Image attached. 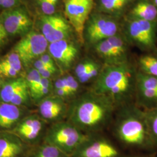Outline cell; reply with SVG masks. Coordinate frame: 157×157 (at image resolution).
I'll list each match as a JSON object with an SVG mask.
<instances>
[{
  "label": "cell",
  "instance_id": "obj_39",
  "mask_svg": "<svg viewBox=\"0 0 157 157\" xmlns=\"http://www.w3.org/2000/svg\"><path fill=\"white\" fill-rule=\"evenodd\" d=\"M22 1L25 4V2H26L27 0H22Z\"/></svg>",
  "mask_w": 157,
  "mask_h": 157
},
{
  "label": "cell",
  "instance_id": "obj_1",
  "mask_svg": "<svg viewBox=\"0 0 157 157\" xmlns=\"http://www.w3.org/2000/svg\"><path fill=\"white\" fill-rule=\"evenodd\" d=\"M117 109L109 97L89 89L70 102L67 121L86 135L100 133L111 124Z\"/></svg>",
  "mask_w": 157,
  "mask_h": 157
},
{
  "label": "cell",
  "instance_id": "obj_17",
  "mask_svg": "<svg viewBox=\"0 0 157 157\" xmlns=\"http://www.w3.org/2000/svg\"><path fill=\"white\" fill-rule=\"evenodd\" d=\"M33 147L12 132H0V157H28Z\"/></svg>",
  "mask_w": 157,
  "mask_h": 157
},
{
  "label": "cell",
  "instance_id": "obj_13",
  "mask_svg": "<svg viewBox=\"0 0 157 157\" xmlns=\"http://www.w3.org/2000/svg\"><path fill=\"white\" fill-rule=\"evenodd\" d=\"M62 6L65 16L83 43L84 24L94 10V0H62Z\"/></svg>",
  "mask_w": 157,
  "mask_h": 157
},
{
  "label": "cell",
  "instance_id": "obj_6",
  "mask_svg": "<svg viewBox=\"0 0 157 157\" xmlns=\"http://www.w3.org/2000/svg\"><path fill=\"white\" fill-rule=\"evenodd\" d=\"M87 135L68 121L54 123L48 127L43 141L72 157Z\"/></svg>",
  "mask_w": 157,
  "mask_h": 157
},
{
  "label": "cell",
  "instance_id": "obj_38",
  "mask_svg": "<svg viewBox=\"0 0 157 157\" xmlns=\"http://www.w3.org/2000/svg\"><path fill=\"white\" fill-rule=\"evenodd\" d=\"M151 1L153 2V3L154 4V5L157 8V0H151Z\"/></svg>",
  "mask_w": 157,
  "mask_h": 157
},
{
  "label": "cell",
  "instance_id": "obj_31",
  "mask_svg": "<svg viewBox=\"0 0 157 157\" xmlns=\"http://www.w3.org/2000/svg\"><path fill=\"white\" fill-rule=\"evenodd\" d=\"M62 75L67 89L72 95L73 100H74L82 93L81 87L82 85L79 83L77 78L73 76L72 73L67 72Z\"/></svg>",
  "mask_w": 157,
  "mask_h": 157
},
{
  "label": "cell",
  "instance_id": "obj_9",
  "mask_svg": "<svg viewBox=\"0 0 157 157\" xmlns=\"http://www.w3.org/2000/svg\"><path fill=\"white\" fill-rule=\"evenodd\" d=\"M83 43L78 39L63 40L49 44L48 52L61 74L71 72L83 57Z\"/></svg>",
  "mask_w": 157,
  "mask_h": 157
},
{
  "label": "cell",
  "instance_id": "obj_15",
  "mask_svg": "<svg viewBox=\"0 0 157 157\" xmlns=\"http://www.w3.org/2000/svg\"><path fill=\"white\" fill-rule=\"evenodd\" d=\"M135 104L143 110L157 108V78L138 71Z\"/></svg>",
  "mask_w": 157,
  "mask_h": 157
},
{
  "label": "cell",
  "instance_id": "obj_16",
  "mask_svg": "<svg viewBox=\"0 0 157 157\" xmlns=\"http://www.w3.org/2000/svg\"><path fill=\"white\" fill-rule=\"evenodd\" d=\"M70 103L56 95L48 96L38 104L37 114L47 123H56L67 118Z\"/></svg>",
  "mask_w": 157,
  "mask_h": 157
},
{
  "label": "cell",
  "instance_id": "obj_37",
  "mask_svg": "<svg viewBox=\"0 0 157 157\" xmlns=\"http://www.w3.org/2000/svg\"><path fill=\"white\" fill-rule=\"evenodd\" d=\"M155 157L153 155H139V156H136V157Z\"/></svg>",
  "mask_w": 157,
  "mask_h": 157
},
{
  "label": "cell",
  "instance_id": "obj_22",
  "mask_svg": "<svg viewBox=\"0 0 157 157\" xmlns=\"http://www.w3.org/2000/svg\"><path fill=\"white\" fill-rule=\"evenodd\" d=\"M26 85L23 76L5 79L0 89V102L10 103L17 92Z\"/></svg>",
  "mask_w": 157,
  "mask_h": 157
},
{
  "label": "cell",
  "instance_id": "obj_23",
  "mask_svg": "<svg viewBox=\"0 0 157 157\" xmlns=\"http://www.w3.org/2000/svg\"><path fill=\"white\" fill-rule=\"evenodd\" d=\"M136 63L139 71L157 78V53L145 52L138 57Z\"/></svg>",
  "mask_w": 157,
  "mask_h": 157
},
{
  "label": "cell",
  "instance_id": "obj_7",
  "mask_svg": "<svg viewBox=\"0 0 157 157\" xmlns=\"http://www.w3.org/2000/svg\"><path fill=\"white\" fill-rule=\"evenodd\" d=\"M121 33L102 40L89 50L91 56L104 65H112L130 61V47Z\"/></svg>",
  "mask_w": 157,
  "mask_h": 157
},
{
  "label": "cell",
  "instance_id": "obj_21",
  "mask_svg": "<svg viewBox=\"0 0 157 157\" xmlns=\"http://www.w3.org/2000/svg\"><path fill=\"white\" fill-rule=\"evenodd\" d=\"M24 69L20 57L12 50L0 58V76L4 79L22 76Z\"/></svg>",
  "mask_w": 157,
  "mask_h": 157
},
{
  "label": "cell",
  "instance_id": "obj_26",
  "mask_svg": "<svg viewBox=\"0 0 157 157\" xmlns=\"http://www.w3.org/2000/svg\"><path fill=\"white\" fill-rule=\"evenodd\" d=\"M98 61V60H97L91 55L83 56L75 65V66L74 67L72 71V73L78 80V79L81 78Z\"/></svg>",
  "mask_w": 157,
  "mask_h": 157
},
{
  "label": "cell",
  "instance_id": "obj_36",
  "mask_svg": "<svg viewBox=\"0 0 157 157\" xmlns=\"http://www.w3.org/2000/svg\"><path fill=\"white\" fill-rule=\"evenodd\" d=\"M4 78H2L1 76H0V89H1V86H2V85L3 84V83H4Z\"/></svg>",
  "mask_w": 157,
  "mask_h": 157
},
{
  "label": "cell",
  "instance_id": "obj_33",
  "mask_svg": "<svg viewBox=\"0 0 157 157\" xmlns=\"http://www.w3.org/2000/svg\"><path fill=\"white\" fill-rule=\"evenodd\" d=\"M39 59L48 67L54 69L59 70L58 67H57V66H56V63L55 62V61L54 60L53 58L48 53V51H47L44 54H43L40 57Z\"/></svg>",
  "mask_w": 157,
  "mask_h": 157
},
{
  "label": "cell",
  "instance_id": "obj_19",
  "mask_svg": "<svg viewBox=\"0 0 157 157\" xmlns=\"http://www.w3.org/2000/svg\"><path fill=\"white\" fill-rule=\"evenodd\" d=\"M136 0H94V11L122 20Z\"/></svg>",
  "mask_w": 157,
  "mask_h": 157
},
{
  "label": "cell",
  "instance_id": "obj_20",
  "mask_svg": "<svg viewBox=\"0 0 157 157\" xmlns=\"http://www.w3.org/2000/svg\"><path fill=\"white\" fill-rule=\"evenodd\" d=\"M124 18L157 22V8L151 0H136Z\"/></svg>",
  "mask_w": 157,
  "mask_h": 157
},
{
  "label": "cell",
  "instance_id": "obj_34",
  "mask_svg": "<svg viewBox=\"0 0 157 157\" xmlns=\"http://www.w3.org/2000/svg\"><path fill=\"white\" fill-rule=\"evenodd\" d=\"M9 41V36L6 32L0 18V50L3 48Z\"/></svg>",
  "mask_w": 157,
  "mask_h": 157
},
{
  "label": "cell",
  "instance_id": "obj_40",
  "mask_svg": "<svg viewBox=\"0 0 157 157\" xmlns=\"http://www.w3.org/2000/svg\"><path fill=\"white\" fill-rule=\"evenodd\" d=\"M1 9H0V12H1Z\"/></svg>",
  "mask_w": 157,
  "mask_h": 157
},
{
  "label": "cell",
  "instance_id": "obj_24",
  "mask_svg": "<svg viewBox=\"0 0 157 157\" xmlns=\"http://www.w3.org/2000/svg\"><path fill=\"white\" fill-rule=\"evenodd\" d=\"M28 157H69L54 146L43 141L34 146Z\"/></svg>",
  "mask_w": 157,
  "mask_h": 157
},
{
  "label": "cell",
  "instance_id": "obj_30",
  "mask_svg": "<svg viewBox=\"0 0 157 157\" xmlns=\"http://www.w3.org/2000/svg\"><path fill=\"white\" fill-rule=\"evenodd\" d=\"M32 101L30 91L26 84L17 92L10 103L19 107L28 108Z\"/></svg>",
  "mask_w": 157,
  "mask_h": 157
},
{
  "label": "cell",
  "instance_id": "obj_10",
  "mask_svg": "<svg viewBox=\"0 0 157 157\" xmlns=\"http://www.w3.org/2000/svg\"><path fill=\"white\" fill-rule=\"evenodd\" d=\"M0 18L9 37L21 38L34 28V17L25 4L1 11Z\"/></svg>",
  "mask_w": 157,
  "mask_h": 157
},
{
  "label": "cell",
  "instance_id": "obj_12",
  "mask_svg": "<svg viewBox=\"0 0 157 157\" xmlns=\"http://www.w3.org/2000/svg\"><path fill=\"white\" fill-rule=\"evenodd\" d=\"M71 157H124L109 139L100 133L87 135Z\"/></svg>",
  "mask_w": 157,
  "mask_h": 157
},
{
  "label": "cell",
  "instance_id": "obj_14",
  "mask_svg": "<svg viewBox=\"0 0 157 157\" xmlns=\"http://www.w3.org/2000/svg\"><path fill=\"white\" fill-rule=\"evenodd\" d=\"M47 122L37 113L29 114L19 122L12 132L29 146L41 143L47 130Z\"/></svg>",
  "mask_w": 157,
  "mask_h": 157
},
{
  "label": "cell",
  "instance_id": "obj_2",
  "mask_svg": "<svg viewBox=\"0 0 157 157\" xmlns=\"http://www.w3.org/2000/svg\"><path fill=\"white\" fill-rule=\"evenodd\" d=\"M138 69L132 62L104 65L91 89L112 99L117 108L135 102Z\"/></svg>",
  "mask_w": 157,
  "mask_h": 157
},
{
  "label": "cell",
  "instance_id": "obj_5",
  "mask_svg": "<svg viewBox=\"0 0 157 157\" xmlns=\"http://www.w3.org/2000/svg\"><path fill=\"white\" fill-rule=\"evenodd\" d=\"M121 33L130 46L144 53H157V22L124 18Z\"/></svg>",
  "mask_w": 157,
  "mask_h": 157
},
{
  "label": "cell",
  "instance_id": "obj_3",
  "mask_svg": "<svg viewBox=\"0 0 157 157\" xmlns=\"http://www.w3.org/2000/svg\"><path fill=\"white\" fill-rule=\"evenodd\" d=\"M114 117V133L121 143L136 148L154 149L144 111L135 102L118 108Z\"/></svg>",
  "mask_w": 157,
  "mask_h": 157
},
{
  "label": "cell",
  "instance_id": "obj_29",
  "mask_svg": "<svg viewBox=\"0 0 157 157\" xmlns=\"http://www.w3.org/2000/svg\"><path fill=\"white\" fill-rule=\"evenodd\" d=\"M52 82L53 90L52 94L59 97L66 101H67L69 100H71V101L73 100V98L67 89L62 75L53 79Z\"/></svg>",
  "mask_w": 157,
  "mask_h": 157
},
{
  "label": "cell",
  "instance_id": "obj_4",
  "mask_svg": "<svg viewBox=\"0 0 157 157\" xmlns=\"http://www.w3.org/2000/svg\"><path fill=\"white\" fill-rule=\"evenodd\" d=\"M122 20L103 13L93 11L84 24L82 40L84 48L93 46L121 32Z\"/></svg>",
  "mask_w": 157,
  "mask_h": 157
},
{
  "label": "cell",
  "instance_id": "obj_35",
  "mask_svg": "<svg viewBox=\"0 0 157 157\" xmlns=\"http://www.w3.org/2000/svg\"><path fill=\"white\" fill-rule=\"evenodd\" d=\"M48 1L53 4H55L58 5V6H59L61 4H62V0H48Z\"/></svg>",
  "mask_w": 157,
  "mask_h": 157
},
{
  "label": "cell",
  "instance_id": "obj_27",
  "mask_svg": "<svg viewBox=\"0 0 157 157\" xmlns=\"http://www.w3.org/2000/svg\"><path fill=\"white\" fill-rule=\"evenodd\" d=\"M23 76L25 79L31 95L39 87L42 78L39 71L32 67L25 69Z\"/></svg>",
  "mask_w": 157,
  "mask_h": 157
},
{
  "label": "cell",
  "instance_id": "obj_11",
  "mask_svg": "<svg viewBox=\"0 0 157 157\" xmlns=\"http://www.w3.org/2000/svg\"><path fill=\"white\" fill-rule=\"evenodd\" d=\"M49 44L44 36L34 28L21 38L12 50L20 57L25 69L32 67L35 60L48 51Z\"/></svg>",
  "mask_w": 157,
  "mask_h": 157
},
{
  "label": "cell",
  "instance_id": "obj_25",
  "mask_svg": "<svg viewBox=\"0 0 157 157\" xmlns=\"http://www.w3.org/2000/svg\"><path fill=\"white\" fill-rule=\"evenodd\" d=\"M53 82L52 80L49 78H41V82L38 89L33 93L30 96L32 100L36 104L52 94Z\"/></svg>",
  "mask_w": 157,
  "mask_h": 157
},
{
  "label": "cell",
  "instance_id": "obj_18",
  "mask_svg": "<svg viewBox=\"0 0 157 157\" xmlns=\"http://www.w3.org/2000/svg\"><path fill=\"white\" fill-rule=\"evenodd\" d=\"M29 114L26 107L0 102V132L12 131Z\"/></svg>",
  "mask_w": 157,
  "mask_h": 157
},
{
  "label": "cell",
  "instance_id": "obj_28",
  "mask_svg": "<svg viewBox=\"0 0 157 157\" xmlns=\"http://www.w3.org/2000/svg\"><path fill=\"white\" fill-rule=\"evenodd\" d=\"M152 144L157 148V108L144 110Z\"/></svg>",
  "mask_w": 157,
  "mask_h": 157
},
{
  "label": "cell",
  "instance_id": "obj_8",
  "mask_svg": "<svg viewBox=\"0 0 157 157\" xmlns=\"http://www.w3.org/2000/svg\"><path fill=\"white\" fill-rule=\"evenodd\" d=\"M34 17V28L44 36L49 43L63 40L78 39L63 11L57 12L50 15H36Z\"/></svg>",
  "mask_w": 157,
  "mask_h": 157
},
{
  "label": "cell",
  "instance_id": "obj_32",
  "mask_svg": "<svg viewBox=\"0 0 157 157\" xmlns=\"http://www.w3.org/2000/svg\"><path fill=\"white\" fill-rule=\"evenodd\" d=\"M22 0H0L1 11L11 9L23 4Z\"/></svg>",
  "mask_w": 157,
  "mask_h": 157
}]
</instances>
